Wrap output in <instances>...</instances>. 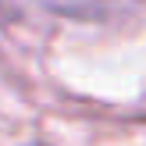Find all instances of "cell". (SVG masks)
<instances>
[{"label":"cell","mask_w":146,"mask_h":146,"mask_svg":"<svg viewBox=\"0 0 146 146\" xmlns=\"http://www.w3.org/2000/svg\"><path fill=\"white\" fill-rule=\"evenodd\" d=\"M39 4H46L50 11L71 14V18H107V14L125 11L132 0H39Z\"/></svg>","instance_id":"obj_1"}]
</instances>
